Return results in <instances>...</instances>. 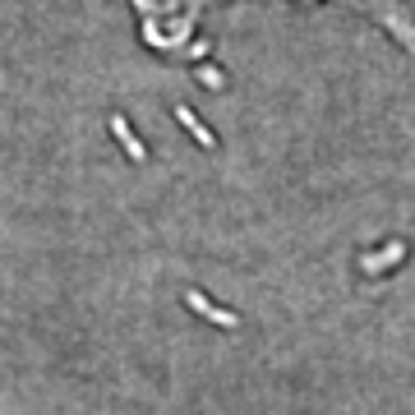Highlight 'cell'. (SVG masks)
I'll return each mask as SVG.
<instances>
[{
	"mask_svg": "<svg viewBox=\"0 0 415 415\" xmlns=\"http://www.w3.org/2000/svg\"><path fill=\"white\" fill-rule=\"evenodd\" d=\"M222 5H240V0H134V14H139V28L148 33V42L180 46ZM295 5H332V10H346L355 19L374 23L379 33H388L393 42H402L415 55V14L406 0H295Z\"/></svg>",
	"mask_w": 415,
	"mask_h": 415,
	"instance_id": "obj_1",
	"label": "cell"
}]
</instances>
